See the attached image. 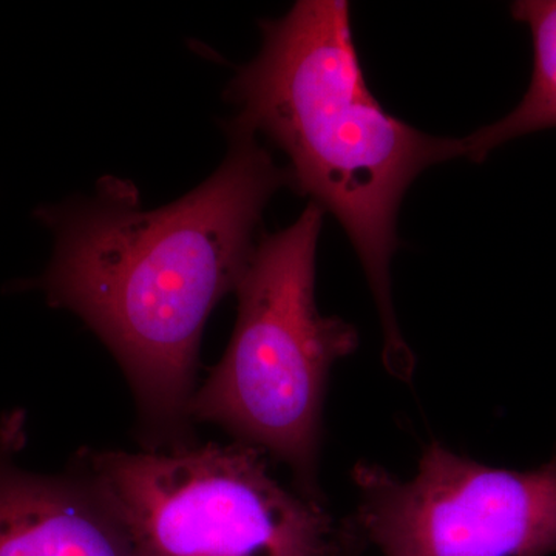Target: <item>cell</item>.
I'll list each match as a JSON object with an SVG mask.
<instances>
[{"mask_svg": "<svg viewBox=\"0 0 556 556\" xmlns=\"http://www.w3.org/2000/svg\"><path fill=\"white\" fill-rule=\"evenodd\" d=\"M229 153L200 188L152 211L116 178L40 218L56 249L40 280L51 305L78 314L126 375L144 450L195 444L190 401L201 336L236 291L270 197L291 185L258 138L228 129Z\"/></svg>", "mask_w": 556, "mask_h": 556, "instance_id": "6da1fadb", "label": "cell"}, {"mask_svg": "<svg viewBox=\"0 0 556 556\" xmlns=\"http://www.w3.org/2000/svg\"><path fill=\"white\" fill-rule=\"evenodd\" d=\"M350 11L340 0H302L281 20L263 22L262 51L228 89L239 109L229 129L283 150L292 188L339 219L378 305L386 367L408 379L415 357L391 299L399 207L424 170L466 156V148L463 138L431 137L379 104Z\"/></svg>", "mask_w": 556, "mask_h": 556, "instance_id": "7a4b0ae2", "label": "cell"}, {"mask_svg": "<svg viewBox=\"0 0 556 556\" xmlns=\"http://www.w3.org/2000/svg\"><path fill=\"white\" fill-rule=\"evenodd\" d=\"M116 519L131 556H340L345 532L285 489L247 444L79 450L70 467Z\"/></svg>", "mask_w": 556, "mask_h": 556, "instance_id": "277c9868", "label": "cell"}, {"mask_svg": "<svg viewBox=\"0 0 556 556\" xmlns=\"http://www.w3.org/2000/svg\"><path fill=\"white\" fill-rule=\"evenodd\" d=\"M348 532L380 556H551L556 457L535 470L495 468L428 445L415 477L358 464Z\"/></svg>", "mask_w": 556, "mask_h": 556, "instance_id": "5b68a950", "label": "cell"}, {"mask_svg": "<svg viewBox=\"0 0 556 556\" xmlns=\"http://www.w3.org/2000/svg\"><path fill=\"white\" fill-rule=\"evenodd\" d=\"M21 416L0 427V556H131L93 486L68 468L39 475L14 463Z\"/></svg>", "mask_w": 556, "mask_h": 556, "instance_id": "8992f818", "label": "cell"}, {"mask_svg": "<svg viewBox=\"0 0 556 556\" xmlns=\"http://www.w3.org/2000/svg\"><path fill=\"white\" fill-rule=\"evenodd\" d=\"M340 556H343V552H342V555H340Z\"/></svg>", "mask_w": 556, "mask_h": 556, "instance_id": "ba28073f", "label": "cell"}, {"mask_svg": "<svg viewBox=\"0 0 556 556\" xmlns=\"http://www.w3.org/2000/svg\"><path fill=\"white\" fill-rule=\"evenodd\" d=\"M325 211L309 201L298 222L262 236L241 277L228 350L197 387L190 419L214 424L269 453L320 503L317 470L329 371L357 348L356 329L321 316L316 252Z\"/></svg>", "mask_w": 556, "mask_h": 556, "instance_id": "3957f363", "label": "cell"}, {"mask_svg": "<svg viewBox=\"0 0 556 556\" xmlns=\"http://www.w3.org/2000/svg\"><path fill=\"white\" fill-rule=\"evenodd\" d=\"M511 13L532 33V80L514 112L463 138L466 159L477 163L504 142L556 127V0H521Z\"/></svg>", "mask_w": 556, "mask_h": 556, "instance_id": "52a82bcc", "label": "cell"}]
</instances>
